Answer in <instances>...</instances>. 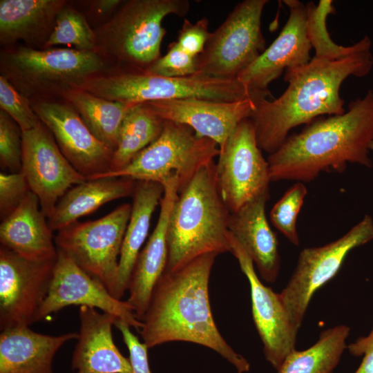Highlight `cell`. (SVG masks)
Listing matches in <instances>:
<instances>
[{
  "instance_id": "1",
  "label": "cell",
  "mask_w": 373,
  "mask_h": 373,
  "mask_svg": "<svg viewBox=\"0 0 373 373\" xmlns=\"http://www.w3.org/2000/svg\"><path fill=\"white\" fill-rule=\"evenodd\" d=\"M217 256L204 254L176 271H164L153 291L140 334L149 349L172 341L203 345L244 373L249 371V363L222 337L211 309L209 283Z\"/></svg>"
},
{
  "instance_id": "2",
  "label": "cell",
  "mask_w": 373,
  "mask_h": 373,
  "mask_svg": "<svg viewBox=\"0 0 373 373\" xmlns=\"http://www.w3.org/2000/svg\"><path fill=\"white\" fill-rule=\"evenodd\" d=\"M373 68L371 48L330 60L313 57L302 66L285 70L289 85L276 99L256 100L252 120L258 144L269 154L277 150L291 129L308 124L319 116L345 112L340 96L342 83L350 76L363 77Z\"/></svg>"
},
{
  "instance_id": "3",
  "label": "cell",
  "mask_w": 373,
  "mask_h": 373,
  "mask_svg": "<svg viewBox=\"0 0 373 373\" xmlns=\"http://www.w3.org/2000/svg\"><path fill=\"white\" fill-rule=\"evenodd\" d=\"M373 90L341 115L317 118L288 136L267 157L271 182H309L322 172L343 173L348 163L371 167Z\"/></svg>"
},
{
  "instance_id": "4",
  "label": "cell",
  "mask_w": 373,
  "mask_h": 373,
  "mask_svg": "<svg viewBox=\"0 0 373 373\" xmlns=\"http://www.w3.org/2000/svg\"><path fill=\"white\" fill-rule=\"evenodd\" d=\"M230 213L218 189L212 162L178 192L170 215L165 271H176L204 254L231 252Z\"/></svg>"
},
{
  "instance_id": "5",
  "label": "cell",
  "mask_w": 373,
  "mask_h": 373,
  "mask_svg": "<svg viewBox=\"0 0 373 373\" xmlns=\"http://www.w3.org/2000/svg\"><path fill=\"white\" fill-rule=\"evenodd\" d=\"M187 0H128L95 30L97 52L114 64L115 70L146 71L162 55L166 35L163 19L184 17Z\"/></svg>"
},
{
  "instance_id": "6",
  "label": "cell",
  "mask_w": 373,
  "mask_h": 373,
  "mask_svg": "<svg viewBox=\"0 0 373 373\" xmlns=\"http://www.w3.org/2000/svg\"><path fill=\"white\" fill-rule=\"evenodd\" d=\"M0 66L1 75L30 102L62 97L89 78L112 71L97 52L22 45L1 50Z\"/></svg>"
},
{
  "instance_id": "7",
  "label": "cell",
  "mask_w": 373,
  "mask_h": 373,
  "mask_svg": "<svg viewBox=\"0 0 373 373\" xmlns=\"http://www.w3.org/2000/svg\"><path fill=\"white\" fill-rule=\"evenodd\" d=\"M79 88L102 98L127 104L185 98L227 102L254 99L237 79L197 74L169 77L146 71L112 70L89 78Z\"/></svg>"
},
{
  "instance_id": "8",
  "label": "cell",
  "mask_w": 373,
  "mask_h": 373,
  "mask_svg": "<svg viewBox=\"0 0 373 373\" xmlns=\"http://www.w3.org/2000/svg\"><path fill=\"white\" fill-rule=\"evenodd\" d=\"M216 142L199 137L189 126L164 120L160 136L123 169L107 171L87 180L127 178L162 185L177 177L180 192L200 169L213 162L220 153Z\"/></svg>"
},
{
  "instance_id": "9",
  "label": "cell",
  "mask_w": 373,
  "mask_h": 373,
  "mask_svg": "<svg viewBox=\"0 0 373 373\" xmlns=\"http://www.w3.org/2000/svg\"><path fill=\"white\" fill-rule=\"evenodd\" d=\"M131 209L130 204H123L97 220L76 221L55 237L57 249L99 280L116 298L119 259Z\"/></svg>"
},
{
  "instance_id": "10",
  "label": "cell",
  "mask_w": 373,
  "mask_h": 373,
  "mask_svg": "<svg viewBox=\"0 0 373 373\" xmlns=\"http://www.w3.org/2000/svg\"><path fill=\"white\" fill-rule=\"evenodd\" d=\"M267 0L238 3L220 26L211 32L199 56L195 74L236 79L266 49L261 17Z\"/></svg>"
},
{
  "instance_id": "11",
  "label": "cell",
  "mask_w": 373,
  "mask_h": 373,
  "mask_svg": "<svg viewBox=\"0 0 373 373\" xmlns=\"http://www.w3.org/2000/svg\"><path fill=\"white\" fill-rule=\"evenodd\" d=\"M373 239V219L366 214L339 238L303 249L287 285L279 293L292 323L300 327L315 292L333 278L349 253Z\"/></svg>"
},
{
  "instance_id": "12",
  "label": "cell",
  "mask_w": 373,
  "mask_h": 373,
  "mask_svg": "<svg viewBox=\"0 0 373 373\" xmlns=\"http://www.w3.org/2000/svg\"><path fill=\"white\" fill-rule=\"evenodd\" d=\"M261 151L250 118L241 121L220 148L216 183L230 213L269 191V164Z\"/></svg>"
},
{
  "instance_id": "13",
  "label": "cell",
  "mask_w": 373,
  "mask_h": 373,
  "mask_svg": "<svg viewBox=\"0 0 373 373\" xmlns=\"http://www.w3.org/2000/svg\"><path fill=\"white\" fill-rule=\"evenodd\" d=\"M57 259V258H56ZM55 260H32L0 247V329L37 322L47 296Z\"/></svg>"
},
{
  "instance_id": "14",
  "label": "cell",
  "mask_w": 373,
  "mask_h": 373,
  "mask_svg": "<svg viewBox=\"0 0 373 373\" xmlns=\"http://www.w3.org/2000/svg\"><path fill=\"white\" fill-rule=\"evenodd\" d=\"M22 169L30 190L39 199L47 218L60 198L86 181L65 157L48 129L40 122L23 132Z\"/></svg>"
},
{
  "instance_id": "15",
  "label": "cell",
  "mask_w": 373,
  "mask_h": 373,
  "mask_svg": "<svg viewBox=\"0 0 373 373\" xmlns=\"http://www.w3.org/2000/svg\"><path fill=\"white\" fill-rule=\"evenodd\" d=\"M70 305L87 306L111 314L140 329L138 320L127 302L115 298L97 279L81 268L70 256L57 249L52 278L39 309L37 321Z\"/></svg>"
},
{
  "instance_id": "16",
  "label": "cell",
  "mask_w": 373,
  "mask_h": 373,
  "mask_svg": "<svg viewBox=\"0 0 373 373\" xmlns=\"http://www.w3.org/2000/svg\"><path fill=\"white\" fill-rule=\"evenodd\" d=\"M30 102L63 155L78 172L88 179L109 171L113 151L92 133L68 102L52 98Z\"/></svg>"
},
{
  "instance_id": "17",
  "label": "cell",
  "mask_w": 373,
  "mask_h": 373,
  "mask_svg": "<svg viewBox=\"0 0 373 373\" xmlns=\"http://www.w3.org/2000/svg\"><path fill=\"white\" fill-rule=\"evenodd\" d=\"M229 240L231 253L249 283L253 319L263 344L265 358L278 370L295 350L299 328L291 321L280 294L261 282L251 258L230 233Z\"/></svg>"
},
{
  "instance_id": "18",
  "label": "cell",
  "mask_w": 373,
  "mask_h": 373,
  "mask_svg": "<svg viewBox=\"0 0 373 373\" xmlns=\"http://www.w3.org/2000/svg\"><path fill=\"white\" fill-rule=\"evenodd\" d=\"M289 15L271 44L245 68L237 79L255 99L272 97L268 86L283 72L307 64L312 48L306 34V6L298 0H285Z\"/></svg>"
},
{
  "instance_id": "19",
  "label": "cell",
  "mask_w": 373,
  "mask_h": 373,
  "mask_svg": "<svg viewBox=\"0 0 373 373\" xmlns=\"http://www.w3.org/2000/svg\"><path fill=\"white\" fill-rule=\"evenodd\" d=\"M146 104L162 119L187 126L199 137L216 142L219 148L256 109V100L250 97L231 102L185 98Z\"/></svg>"
},
{
  "instance_id": "20",
  "label": "cell",
  "mask_w": 373,
  "mask_h": 373,
  "mask_svg": "<svg viewBox=\"0 0 373 373\" xmlns=\"http://www.w3.org/2000/svg\"><path fill=\"white\" fill-rule=\"evenodd\" d=\"M160 211L153 232L137 258L128 285L126 300L137 318L142 321L153 291L164 274L168 260V228L172 207L179 191L178 178H171L163 184Z\"/></svg>"
},
{
  "instance_id": "21",
  "label": "cell",
  "mask_w": 373,
  "mask_h": 373,
  "mask_svg": "<svg viewBox=\"0 0 373 373\" xmlns=\"http://www.w3.org/2000/svg\"><path fill=\"white\" fill-rule=\"evenodd\" d=\"M79 332L72 356L75 373H133L113 338L115 316L87 306L79 309Z\"/></svg>"
},
{
  "instance_id": "22",
  "label": "cell",
  "mask_w": 373,
  "mask_h": 373,
  "mask_svg": "<svg viewBox=\"0 0 373 373\" xmlns=\"http://www.w3.org/2000/svg\"><path fill=\"white\" fill-rule=\"evenodd\" d=\"M269 198V191H267L231 213L229 231L250 256L260 278L274 283L280 271V257L276 234L266 216Z\"/></svg>"
},
{
  "instance_id": "23",
  "label": "cell",
  "mask_w": 373,
  "mask_h": 373,
  "mask_svg": "<svg viewBox=\"0 0 373 373\" xmlns=\"http://www.w3.org/2000/svg\"><path fill=\"white\" fill-rule=\"evenodd\" d=\"M37 195L28 192L0 225L1 246L32 260H55L57 249Z\"/></svg>"
},
{
  "instance_id": "24",
  "label": "cell",
  "mask_w": 373,
  "mask_h": 373,
  "mask_svg": "<svg viewBox=\"0 0 373 373\" xmlns=\"http://www.w3.org/2000/svg\"><path fill=\"white\" fill-rule=\"evenodd\" d=\"M78 334L52 336L36 332L29 327L2 330L0 334V373H55L52 362L57 352Z\"/></svg>"
},
{
  "instance_id": "25",
  "label": "cell",
  "mask_w": 373,
  "mask_h": 373,
  "mask_svg": "<svg viewBox=\"0 0 373 373\" xmlns=\"http://www.w3.org/2000/svg\"><path fill=\"white\" fill-rule=\"evenodd\" d=\"M64 0H1L0 43L9 46L22 40L44 47Z\"/></svg>"
},
{
  "instance_id": "26",
  "label": "cell",
  "mask_w": 373,
  "mask_h": 373,
  "mask_svg": "<svg viewBox=\"0 0 373 373\" xmlns=\"http://www.w3.org/2000/svg\"><path fill=\"white\" fill-rule=\"evenodd\" d=\"M136 181L127 178L86 180L68 190L48 218L52 231L76 222L112 200L133 195Z\"/></svg>"
},
{
  "instance_id": "27",
  "label": "cell",
  "mask_w": 373,
  "mask_h": 373,
  "mask_svg": "<svg viewBox=\"0 0 373 373\" xmlns=\"http://www.w3.org/2000/svg\"><path fill=\"white\" fill-rule=\"evenodd\" d=\"M164 193L163 186L151 181H136L129 221L119 259L117 298L128 290L140 249L150 227L152 215Z\"/></svg>"
},
{
  "instance_id": "28",
  "label": "cell",
  "mask_w": 373,
  "mask_h": 373,
  "mask_svg": "<svg viewBox=\"0 0 373 373\" xmlns=\"http://www.w3.org/2000/svg\"><path fill=\"white\" fill-rule=\"evenodd\" d=\"M62 98L76 110L92 133L114 151L123 121L135 104L108 100L81 88L66 92Z\"/></svg>"
},
{
  "instance_id": "29",
  "label": "cell",
  "mask_w": 373,
  "mask_h": 373,
  "mask_svg": "<svg viewBox=\"0 0 373 373\" xmlns=\"http://www.w3.org/2000/svg\"><path fill=\"white\" fill-rule=\"evenodd\" d=\"M164 120L146 103L133 106L122 124L108 171H119L130 163L161 134Z\"/></svg>"
},
{
  "instance_id": "30",
  "label": "cell",
  "mask_w": 373,
  "mask_h": 373,
  "mask_svg": "<svg viewBox=\"0 0 373 373\" xmlns=\"http://www.w3.org/2000/svg\"><path fill=\"white\" fill-rule=\"evenodd\" d=\"M350 329L339 325L323 330L316 343L303 351H292L285 358L278 373H332L338 364Z\"/></svg>"
},
{
  "instance_id": "31",
  "label": "cell",
  "mask_w": 373,
  "mask_h": 373,
  "mask_svg": "<svg viewBox=\"0 0 373 373\" xmlns=\"http://www.w3.org/2000/svg\"><path fill=\"white\" fill-rule=\"evenodd\" d=\"M305 6L306 34L314 48V57L337 60L371 48L372 41L367 35L350 46L338 45L331 39L326 21L329 15L335 13L332 0H321L317 5L309 1Z\"/></svg>"
},
{
  "instance_id": "32",
  "label": "cell",
  "mask_w": 373,
  "mask_h": 373,
  "mask_svg": "<svg viewBox=\"0 0 373 373\" xmlns=\"http://www.w3.org/2000/svg\"><path fill=\"white\" fill-rule=\"evenodd\" d=\"M64 45L84 51L97 52V39L85 16L68 3L58 12L55 24L43 48Z\"/></svg>"
},
{
  "instance_id": "33",
  "label": "cell",
  "mask_w": 373,
  "mask_h": 373,
  "mask_svg": "<svg viewBox=\"0 0 373 373\" xmlns=\"http://www.w3.org/2000/svg\"><path fill=\"white\" fill-rule=\"evenodd\" d=\"M307 194L304 183L296 182L275 203L269 214L273 225L295 246L300 243L296 224Z\"/></svg>"
},
{
  "instance_id": "34",
  "label": "cell",
  "mask_w": 373,
  "mask_h": 373,
  "mask_svg": "<svg viewBox=\"0 0 373 373\" xmlns=\"http://www.w3.org/2000/svg\"><path fill=\"white\" fill-rule=\"evenodd\" d=\"M0 107L20 127L26 131L37 126L41 121L33 110L30 101L19 93L3 75H0Z\"/></svg>"
},
{
  "instance_id": "35",
  "label": "cell",
  "mask_w": 373,
  "mask_h": 373,
  "mask_svg": "<svg viewBox=\"0 0 373 373\" xmlns=\"http://www.w3.org/2000/svg\"><path fill=\"white\" fill-rule=\"evenodd\" d=\"M23 131L4 111H0V165L9 173L22 169Z\"/></svg>"
},
{
  "instance_id": "36",
  "label": "cell",
  "mask_w": 373,
  "mask_h": 373,
  "mask_svg": "<svg viewBox=\"0 0 373 373\" xmlns=\"http://www.w3.org/2000/svg\"><path fill=\"white\" fill-rule=\"evenodd\" d=\"M198 60L199 56L186 52L176 41H173L169 45L166 53L157 59L146 72L169 77H188L196 73Z\"/></svg>"
},
{
  "instance_id": "37",
  "label": "cell",
  "mask_w": 373,
  "mask_h": 373,
  "mask_svg": "<svg viewBox=\"0 0 373 373\" xmlns=\"http://www.w3.org/2000/svg\"><path fill=\"white\" fill-rule=\"evenodd\" d=\"M30 187L22 171L0 173V218L9 216L22 202Z\"/></svg>"
},
{
  "instance_id": "38",
  "label": "cell",
  "mask_w": 373,
  "mask_h": 373,
  "mask_svg": "<svg viewBox=\"0 0 373 373\" xmlns=\"http://www.w3.org/2000/svg\"><path fill=\"white\" fill-rule=\"evenodd\" d=\"M210 33L207 18L203 17L195 23L184 19L175 41L184 51L198 57L203 52Z\"/></svg>"
},
{
  "instance_id": "39",
  "label": "cell",
  "mask_w": 373,
  "mask_h": 373,
  "mask_svg": "<svg viewBox=\"0 0 373 373\" xmlns=\"http://www.w3.org/2000/svg\"><path fill=\"white\" fill-rule=\"evenodd\" d=\"M347 348L353 356H363L361 365L354 373H373V326L368 335L358 337Z\"/></svg>"
},
{
  "instance_id": "40",
  "label": "cell",
  "mask_w": 373,
  "mask_h": 373,
  "mask_svg": "<svg viewBox=\"0 0 373 373\" xmlns=\"http://www.w3.org/2000/svg\"><path fill=\"white\" fill-rule=\"evenodd\" d=\"M121 0H97L90 1V12L96 18H103L112 14L119 8L122 3Z\"/></svg>"
},
{
  "instance_id": "41",
  "label": "cell",
  "mask_w": 373,
  "mask_h": 373,
  "mask_svg": "<svg viewBox=\"0 0 373 373\" xmlns=\"http://www.w3.org/2000/svg\"><path fill=\"white\" fill-rule=\"evenodd\" d=\"M369 149H370V151H373V137H372V141H371V142H370V146H369Z\"/></svg>"
}]
</instances>
